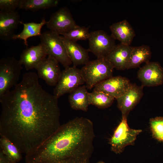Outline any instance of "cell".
<instances>
[{"label": "cell", "instance_id": "6da1fadb", "mask_svg": "<svg viewBox=\"0 0 163 163\" xmlns=\"http://www.w3.org/2000/svg\"><path fill=\"white\" fill-rule=\"evenodd\" d=\"M34 72L24 73L12 90L0 97V136L26 154L60 126L58 99L39 83Z\"/></svg>", "mask_w": 163, "mask_h": 163}, {"label": "cell", "instance_id": "7a4b0ae2", "mask_svg": "<svg viewBox=\"0 0 163 163\" xmlns=\"http://www.w3.org/2000/svg\"><path fill=\"white\" fill-rule=\"evenodd\" d=\"M94 137L92 121L76 117L26 153L25 163H90Z\"/></svg>", "mask_w": 163, "mask_h": 163}, {"label": "cell", "instance_id": "3957f363", "mask_svg": "<svg viewBox=\"0 0 163 163\" xmlns=\"http://www.w3.org/2000/svg\"><path fill=\"white\" fill-rule=\"evenodd\" d=\"M114 69L106 57L89 61L81 69L87 89L112 77Z\"/></svg>", "mask_w": 163, "mask_h": 163}, {"label": "cell", "instance_id": "277c9868", "mask_svg": "<svg viewBox=\"0 0 163 163\" xmlns=\"http://www.w3.org/2000/svg\"><path fill=\"white\" fill-rule=\"evenodd\" d=\"M22 69L19 60L14 57L0 60V97L18 83Z\"/></svg>", "mask_w": 163, "mask_h": 163}, {"label": "cell", "instance_id": "5b68a950", "mask_svg": "<svg viewBox=\"0 0 163 163\" xmlns=\"http://www.w3.org/2000/svg\"><path fill=\"white\" fill-rule=\"evenodd\" d=\"M40 37L47 56H52L65 68L70 67L72 62L59 34L50 30L44 32Z\"/></svg>", "mask_w": 163, "mask_h": 163}, {"label": "cell", "instance_id": "8992f818", "mask_svg": "<svg viewBox=\"0 0 163 163\" xmlns=\"http://www.w3.org/2000/svg\"><path fill=\"white\" fill-rule=\"evenodd\" d=\"M142 131L130 128L127 118L122 117L109 140L111 151L116 154L122 153L127 146L134 145L137 136Z\"/></svg>", "mask_w": 163, "mask_h": 163}, {"label": "cell", "instance_id": "52a82bcc", "mask_svg": "<svg viewBox=\"0 0 163 163\" xmlns=\"http://www.w3.org/2000/svg\"><path fill=\"white\" fill-rule=\"evenodd\" d=\"M85 83L81 69L74 66L65 68L61 72L59 81L54 89L53 95L58 99Z\"/></svg>", "mask_w": 163, "mask_h": 163}, {"label": "cell", "instance_id": "ba28073f", "mask_svg": "<svg viewBox=\"0 0 163 163\" xmlns=\"http://www.w3.org/2000/svg\"><path fill=\"white\" fill-rule=\"evenodd\" d=\"M88 40V50L97 58L106 57L116 45L111 36L101 30L91 32Z\"/></svg>", "mask_w": 163, "mask_h": 163}, {"label": "cell", "instance_id": "9c48e42d", "mask_svg": "<svg viewBox=\"0 0 163 163\" xmlns=\"http://www.w3.org/2000/svg\"><path fill=\"white\" fill-rule=\"evenodd\" d=\"M46 25L50 30L62 35L77 25L70 11L66 7L53 14Z\"/></svg>", "mask_w": 163, "mask_h": 163}, {"label": "cell", "instance_id": "30bf717a", "mask_svg": "<svg viewBox=\"0 0 163 163\" xmlns=\"http://www.w3.org/2000/svg\"><path fill=\"white\" fill-rule=\"evenodd\" d=\"M131 84L125 77L112 76L97 85L93 90L103 92L117 99L126 92Z\"/></svg>", "mask_w": 163, "mask_h": 163}, {"label": "cell", "instance_id": "8fae6325", "mask_svg": "<svg viewBox=\"0 0 163 163\" xmlns=\"http://www.w3.org/2000/svg\"><path fill=\"white\" fill-rule=\"evenodd\" d=\"M143 86L131 83L122 96L117 99V106L121 111L122 118H127L129 112L139 103L143 94Z\"/></svg>", "mask_w": 163, "mask_h": 163}, {"label": "cell", "instance_id": "7c38bea8", "mask_svg": "<svg viewBox=\"0 0 163 163\" xmlns=\"http://www.w3.org/2000/svg\"><path fill=\"white\" fill-rule=\"evenodd\" d=\"M137 77L143 86L161 85L163 83V68L158 62H149L138 70Z\"/></svg>", "mask_w": 163, "mask_h": 163}, {"label": "cell", "instance_id": "4fadbf2b", "mask_svg": "<svg viewBox=\"0 0 163 163\" xmlns=\"http://www.w3.org/2000/svg\"><path fill=\"white\" fill-rule=\"evenodd\" d=\"M59 63L53 57L49 55L36 69L38 77L49 86H55L59 81L61 73Z\"/></svg>", "mask_w": 163, "mask_h": 163}, {"label": "cell", "instance_id": "5bb4252c", "mask_svg": "<svg viewBox=\"0 0 163 163\" xmlns=\"http://www.w3.org/2000/svg\"><path fill=\"white\" fill-rule=\"evenodd\" d=\"M47 56L46 49L41 43L36 46L27 47L21 53L19 61L27 70L36 69Z\"/></svg>", "mask_w": 163, "mask_h": 163}, {"label": "cell", "instance_id": "9a60e30c", "mask_svg": "<svg viewBox=\"0 0 163 163\" xmlns=\"http://www.w3.org/2000/svg\"><path fill=\"white\" fill-rule=\"evenodd\" d=\"M20 16L16 11H0V38L12 40L15 30L20 23Z\"/></svg>", "mask_w": 163, "mask_h": 163}, {"label": "cell", "instance_id": "2e32d148", "mask_svg": "<svg viewBox=\"0 0 163 163\" xmlns=\"http://www.w3.org/2000/svg\"><path fill=\"white\" fill-rule=\"evenodd\" d=\"M132 47L121 43L116 45L106 57L114 69L119 70L127 69Z\"/></svg>", "mask_w": 163, "mask_h": 163}, {"label": "cell", "instance_id": "e0dca14e", "mask_svg": "<svg viewBox=\"0 0 163 163\" xmlns=\"http://www.w3.org/2000/svg\"><path fill=\"white\" fill-rule=\"evenodd\" d=\"M66 49L69 56L73 66L85 65L89 61V50L86 49L76 42L71 41L63 36H60Z\"/></svg>", "mask_w": 163, "mask_h": 163}, {"label": "cell", "instance_id": "ac0fdd59", "mask_svg": "<svg viewBox=\"0 0 163 163\" xmlns=\"http://www.w3.org/2000/svg\"><path fill=\"white\" fill-rule=\"evenodd\" d=\"M110 28L111 36L125 45L130 46L136 36L134 29L126 20L113 24Z\"/></svg>", "mask_w": 163, "mask_h": 163}, {"label": "cell", "instance_id": "d6986e66", "mask_svg": "<svg viewBox=\"0 0 163 163\" xmlns=\"http://www.w3.org/2000/svg\"><path fill=\"white\" fill-rule=\"evenodd\" d=\"M86 85H81L69 93L68 100L72 109L87 111L90 105Z\"/></svg>", "mask_w": 163, "mask_h": 163}, {"label": "cell", "instance_id": "ffe728a7", "mask_svg": "<svg viewBox=\"0 0 163 163\" xmlns=\"http://www.w3.org/2000/svg\"><path fill=\"white\" fill-rule=\"evenodd\" d=\"M151 56V49L148 45L132 47L127 69L136 68L143 63L149 62Z\"/></svg>", "mask_w": 163, "mask_h": 163}, {"label": "cell", "instance_id": "44dd1931", "mask_svg": "<svg viewBox=\"0 0 163 163\" xmlns=\"http://www.w3.org/2000/svg\"><path fill=\"white\" fill-rule=\"evenodd\" d=\"M46 21L45 18L42 19L39 23L30 22L24 23L21 21L20 24L23 25L24 27L22 31L20 34H15L13 37L12 40L17 39L24 40V44L28 46L27 40L29 38L33 36L41 35V30L42 27L46 24Z\"/></svg>", "mask_w": 163, "mask_h": 163}, {"label": "cell", "instance_id": "7402d4cb", "mask_svg": "<svg viewBox=\"0 0 163 163\" xmlns=\"http://www.w3.org/2000/svg\"><path fill=\"white\" fill-rule=\"evenodd\" d=\"M0 150L13 161L17 163L22 159V152L18 147L6 137L0 136Z\"/></svg>", "mask_w": 163, "mask_h": 163}, {"label": "cell", "instance_id": "603a6c76", "mask_svg": "<svg viewBox=\"0 0 163 163\" xmlns=\"http://www.w3.org/2000/svg\"><path fill=\"white\" fill-rule=\"evenodd\" d=\"M58 0H21L18 9L33 12L57 6Z\"/></svg>", "mask_w": 163, "mask_h": 163}, {"label": "cell", "instance_id": "cb8c5ba5", "mask_svg": "<svg viewBox=\"0 0 163 163\" xmlns=\"http://www.w3.org/2000/svg\"><path fill=\"white\" fill-rule=\"evenodd\" d=\"M88 96L90 105H94L100 109L110 107L115 99L103 92L94 90L91 92L88 93Z\"/></svg>", "mask_w": 163, "mask_h": 163}, {"label": "cell", "instance_id": "d4e9b609", "mask_svg": "<svg viewBox=\"0 0 163 163\" xmlns=\"http://www.w3.org/2000/svg\"><path fill=\"white\" fill-rule=\"evenodd\" d=\"M90 33L88 27L77 25L62 36L66 38L76 42L79 40H88L90 36Z\"/></svg>", "mask_w": 163, "mask_h": 163}, {"label": "cell", "instance_id": "484cf974", "mask_svg": "<svg viewBox=\"0 0 163 163\" xmlns=\"http://www.w3.org/2000/svg\"><path fill=\"white\" fill-rule=\"evenodd\" d=\"M149 124L153 137L163 143V117L151 118Z\"/></svg>", "mask_w": 163, "mask_h": 163}, {"label": "cell", "instance_id": "4316f807", "mask_svg": "<svg viewBox=\"0 0 163 163\" xmlns=\"http://www.w3.org/2000/svg\"><path fill=\"white\" fill-rule=\"evenodd\" d=\"M21 0H0V9L2 11H14L18 8Z\"/></svg>", "mask_w": 163, "mask_h": 163}, {"label": "cell", "instance_id": "83f0119b", "mask_svg": "<svg viewBox=\"0 0 163 163\" xmlns=\"http://www.w3.org/2000/svg\"><path fill=\"white\" fill-rule=\"evenodd\" d=\"M0 163H16L8 158L0 150Z\"/></svg>", "mask_w": 163, "mask_h": 163}, {"label": "cell", "instance_id": "f1b7e54d", "mask_svg": "<svg viewBox=\"0 0 163 163\" xmlns=\"http://www.w3.org/2000/svg\"><path fill=\"white\" fill-rule=\"evenodd\" d=\"M97 163H105V162L102 161H100L97 162Z\"/></svg>", "mask_w": 163, "mask_h": 163}]
</instances>
